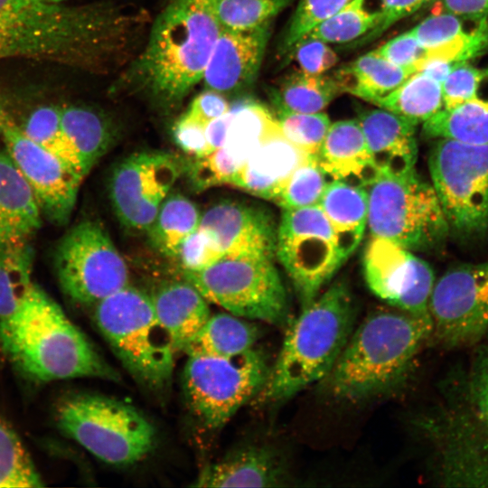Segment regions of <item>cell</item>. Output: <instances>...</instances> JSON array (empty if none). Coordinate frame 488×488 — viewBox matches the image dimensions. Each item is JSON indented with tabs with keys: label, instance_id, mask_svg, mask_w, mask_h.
<instances>
[{
	"label": "cell",
	"instance_id": "obj_53",
	"mask_svg": "<svg viewBox=\"0 0 488 488\" xmlns=\"http://www.w3.org/2000/svg\"><path fill=\"white\" fill-rule=\"evenodd\" d=\"M443 12L461 15H488V0H439Z\"/></svg>",
	"mask_w": 488,
	"mask_h": 488
},
{
	"label": "cell",
	"instance_id": "obj_9",
	"mask_svg": "<svg viewBox=\"0 0 488 488\" xmlns=\"http://www.w3.org/2000/svg\"><path fill=\"white\" fill-rule=\"evenodd\" d=\"M367 226L371 237L389 240L410 251L430 249L449 232L431 184L416 170L380 175L367 188Z\"/></svg>",
	"mask_w": 488,
	"mask_h": 488
},
{
	"label": "cell",
	"instance_id": "obj_38",
	"mask_svg": "<svg viewBox=\"0 0 488 488\" xmlns=\"http://www.w3.org/2000/svg\"><path fill=\"white\" fill-rule=\"evenodd\" d=\"M380 18V11L369 9L367 0H351L304 37L318 39L326 43L352 42L371 31Z\"/></svg>",
	"mask_w": 488,
	"mask_h": 488
},
{
	"label": "cell",
	"instance_id": "obj_10",
	"mask_svg": "<svg viewBox=\"0 0 488 488\" xmlns=\"http://www.w3.org/2000/svg\"><path fill=\"white\" fill-rule=\"evenodd\" d=\"M184 278L209 302L234 315L286 325L289 305L286 287L273 258L224 256Z\"/></svg>",
	"mask_w": 488,
	"mask_h": 488
},
{
	"label": "cell",
	"instance_id": "obj_29",
	"mask_svg": "<svg viewBox=\"0 0 488 488\" xmlns=\"http://www.w3.org/2000/svg\"><path fill=\"white\" fill-rule=\"evenodd\" d=\"M61 119L79 172L85 178L108 150L113 140L111 129L100 114L85 107L61 108Z\"/></svg>",
	"mask_w": 488,
	"mask_h": 488
},
{
	"label": "cell",
	"instance_id": "obj_12",
	"mask_svg": "<svg viewBox=\"0 0 488 488\" xmlns=\"http://www.w3.org/2000/svg\"><path fill=\"white\" fill-rule=\"evenodd\" d=\"M428 169L449 230L463 239L487 232L488 144L436 139Z\"/></svg>",
	"mask_w": 488,
	"mask_h": 488
},
{
	"label": "cell",
	"instance_id": "obj_31",
	"mask_svg": "<svg viewBox=\"0 0 488 488\" xmlns=\"http://www.w3.org/2000/svg\"><path fill=\"white\" fill-rule=\"evenodd\" d=\"M413 70L397 66L374 50L336 70L333 75L343 92L370 103L399 86Z\"/></svg>",
	"mask_w": 488,
	"mask_h": 488
},
{
	"label": "cell",
	"instance_id": "obj_45",
	"mask_svg": "<svg viewBox=\"0 0 488 488\" xmlns=\"http://www.w3.org/2000/svg\"><path fill=\"white\" fill-rule=\"evenodd\" d=\"M243 164L224 147L194 157L189 166L190 178L197 190L229 184Z\"/></svg>",
	"mask_w": 488,
	"mask_h": 488
},
{
	"label": "cell",
	"instance_id": "obj_32",
	"mask_svg": "<svg viewBox=\"0 0 488 488\" xmlns=\"http://www.w3.org/2000/svg\"><path fill=\"white\" fill-rule=\"evenodd\" d=\"M422 133L434 140L488 144V100L472 99L443 108L422 124Z\"/></svg>",
	"mask_w": 488,
	"mask_h": 488
},
{
	"label": "cell",
	"instance_id": "obj_2",
	"mask_svg": "<svg viewBox=\"0 0 488 488\" xmlns=\"http://www.w3.org/2000/svg\"><path fill=\"white\" fill-rule=\"evenodd\" d=\"M428 314L380 311L369 315L351 334L322 387L348 401L397 390L408 379L415 358L432 334Z\"/></svg>",
	"mask_w": 488,
	"mask_h": 488
},
{
	"label": "cell",
	"instance_id": "obj_41",
	"mask_svg": "<svg viewBox=\"0 0 488 488\" xmlns=\"http://www.w3.org/2000/svg\"><path fill=\"white\" fill-rule=\"evenodd\" d=\"M331 179L315 157H308L289 176L275 200L282 210L318 205Z\"/></svg>",
	"mask_w": 488,
	"mask_h": 488
},
{
	"label": "cell",
	"instance_id": "obj_17",
	"mask_svg": "<svg viewBox=\"0 0 488 488\" xmlns=\"http://www.w3.org/2000/svg\"><path fill=\"white\" fill-rule=\"evenodd\" d=\"M0 134L5 149L32 191L42 218L58 226L66 224L84 178L72 166L27 138L9 115Z\"/></svg>",
	"mask_w": 488,
	"mask_h": 488
},
{
	"label": "cell",
	"instance_id": "obj_24",
	"mask_svg": "<svg viewBox=\"0 0 488 488\" xmlns=\"http://www.w3.org/2000/svg\"><path fill=\"white\" fill-rule=\"evenodd\" d=\"M316 161L331 180L366 188L380 175L358 119L331 124Z\"/></svg>",
	"mask_w": 488,
	"mask_h": 488
},
{
	"label": "cell",
	"instance_id": "obj_44",
	"mask_svg": "<svg viewBox=\"0 0 488 488\" xmlns=\"http://www.w3.org/2000/svg\"><path fill=\"white\" fill-rule=\"evenodd\" d=\"M351 0H300L285 31L281 51L292 47L312 29L331 17Z\"/></svg>",
	"mask_w": 488,
	"mask_h": 488
},
{
	"label": "cell",
	"instance_id": "obj_18",
	"mask_svg": "<svg viewBox=\"0 0 488 488\" xmlns=\"http://www.w3.org/2000/svg\"><path fill=\"white\" fill-rule=\"evenodd\" d=\"M362 263L367 286L380 299L406 313L430 314L436 278L426 260L389 240L371 237Z\"/></svg>",
	"mask_w": 488,
	"mask_h": 488
},
{
	"label": "cell",
	"instance_id": "obj_43",
	"mask_svg": "<svg viewBox=\"0 0 488 488\" xmlns=\"http://www.w3.org/2000/svg\"><path fill=\"white\" fill-rule=\"evenodd\" d=\"M279 133L308 156L315 157L331 125L325 113H295L276 109Z\"/></svg>",
	"mask_w": 488,
	"mask_h": 488
},
{
	"label": "cell",
	"instance_id": "obj_14",
	"mask_svg": "<svg viewBox=\"0 0 488 488\" xmlns=\"http://www.w3.org/2000/svg\"><path fill=\"white\" fill-rule=\"evenodd\" d=\"M276 257L288 275L302 308L320 295L344 263L331 224L319 205L282 211Z\"/></svg>",
	"mask_w": 488,
	"mask_h": 488
},
{
	"label": "cell",
	"instance_id": "obj_16",
	"mask_svg": "<svg viewBox=\"0 0 488 488\" xmlns=\"http://www.w3.org/2000/svg\"><path fill=\"white\" fill-rule=\"evenodd\" d=\"M183 170L182 158L164 151L136 152L119 162L110 175L109 198L120 223L146 231Z\"/></svg>",
	"mask_w": 488,
	"mask_h": 488
},
{
	"label": "cell",
	"instance_id": "obj_28",
	"mask_svg": "<svg viewBox=\"0 0 488 488\" xmlns=\"http://www.w3.org/2000/svg\"><path fill=\"white\" fill-rule=\"evenodd\" d=\"M318 205L331 224L341 257L345 262L359 247L367 227V189L331 180Z\"/></svg>",
	"mask_w": 488,
	"mask_h": 488
},
{
	"label": "cell",
	"instance_id": "obj_37",
	"mask_svg": "<svg viewBox=\"0 0 488 488\" xmlns=\"http://www.w3.org/2000/svg\"><path fill=\"white\" fill-rule=\"evenodd\" d=\"M30 242L0 249V319L16 307L33 283Z\"/></svg>",
	"mask_w": 488,
	"mask_h": 488
},
{
	"label": "cell",
	"instance_id": "obj_56",
	"mask_svg": "<svg viewBox=\"0 0 488 488\" xmlns=\"http://www.w3.org/2000/svg\"><path fill=\"white\" fill-rule=\"evenodd\" d=\"M46 1L52 2V3H61V2H62L64 0H46Z\"/></svg>",
	"mask_w": 488,
	"mask_h": 488
},
{
	"label": "cell",
	"instance_id": "obj_11",
	"mask_svg": "<svg viewBox=\"0 0 488 488\" xmlns=\"http://www.w3.org/2000/svg\"><path fill=\"white\" fill-rule=\"evenodd\" d=\"M270 366L254 347L233 357L188 356L183 373L186 401L207 428L224 427L263 387Z\"/></svg>",
	"mask_w": 488,
	"mask_h": 488
},
{
	"label": "cell",
	"instance_id": "obj_51",
	"mask_svg": "<svg viewBox=\"0 0 488 488\" xmlns=\"http://www.w3.org/2000/svg\"><path fill=\"white\" fill-rule=\"evenodd\" d=\"M230 110V105L221 93L207 89L193 99L184 114L207 125Z\"/></svg>",
	"mask_w": 488,
	"mask_h": 488
},
{
	"label": "cell",
	"instance_id": "obj_8",
	"mask_svg": "<svg viewBox=\"0 0 488 488\" xmlns=\"http://www.w3.org/2000/svg\"><path fill=\"white\" fill-rule=\"evenodd\" d=\"M464 378L447 395L446 408L422 423L437 443L440 465L464 481H488V339Z\"/></svg>",
	"mask_w": 488,
	"mask_h": 488
},
{
	"label": "cell",
	"instance_id": "obj_27",
	"mask_svg": "<svg viewBox=\"0 0 488 488\" xmlns=\"http://www.w3.org/2000/svg\"><path fill=\"white\" fill-rule=\"evenodd\" d=\"M150 296L159 322L183 352L211 316L209 302L186 280L166 283Z\"/></svg>",
	"mask_w": 488,
	"mask_h": 488
},
{
	"label": "cell",
	"instance_id": "obj_33",
	"mask_svg": "<svg viewBox=\"0 0 488 488\" xmlns=\"http://www.w3.org/2000/svg\"><path fill=\"white\" fill-rule=\"evenodd\" d=\"M342 93L334 75L310 74L299 70L281 80L272 99L276 109L313 114L322 112Z\"/></svg>",
	"mask_w": 488,
	"mask_h": 488
},
{
	"label": "cell",
	"instance_id": "obj_55",
	"mask_svg": "<svg viewBox=\"0 0 488 488\" xmlns=\"http://www.w3.org/2000/svg\"><path fill=\"white\" fill-rule=\"evenodd\" d=\"M7 115L8 113L5 111L4 106L0 103V131H1L3 122Z\"/></svg>",
	"mask_w": 488,
	"mask_h": 488
},
{
	"label": "cell",
	"instance_id": "obj_5",
	"mask_svg": "<svg viewBox=\"0 0 488 488\" xmlns=\"http://www.w3.org/2000/svg\"><path fill=\"white\" fill-rule=\"evenodd\" d=\"M123 19L108 11L46 0H0V33L18 57L88 61L116 40V28L126 26Z\"/></svg>",
	"mask_w": 488,
	"mask_h": 488
},
{
	"label": "cell",
	"instance_id": "obj_1",
	"mask_svg": "<svg viewBox=\"0 0 488 488\" xmlns=\"http://www.w3.org/2000/svg\"><path fill=\"white\" fill-rule=\"evenodd\" d=\"M0 350L17 372L37 383L120 380L60 305L34 282L16 307L0 319Z\"/></svg>",
	"mask_w": 488,
	"mask_h": 488
},
{
	"label": "cell",
	"instance_id": "obj_22",
	"mask_svg": "<svg viewBox=\"0 0 488 488\" xmlns=\"http://www.w3.org/2000/svg\"><path fill=\"white\" fill-rule=\"evenodd\" d=\"M358 121L380 175H401L415 170L418 151L416 125L380 108L362 111Z\"/></svg>",
	"mask_w": 488,
	"mask_h": 488
},
{
	"label": "cell",
	"instance_id": "obj_25",
	"mask_svg": "<svg viewBox=\"0 0 488 488\" xmlns=\"http://www.w3.org/2000/svg\"><path fill=\"white\" fill-rule=\"evenodd\" d=\"M308 157L279 134L265 141L253 152L230 185L275 202L289 176Z\"/></svg>",
	"mask_w": 488,
	"mask_h": 488
},
{
	"label": "cell",
	"instance_id": "obj_40",
	"mask_svg": "<svg viewBox=\"0 0 488 488\" xmlns=\"http://www.w3.org/2000/svg\"><path fill=\"white\" fill-rule=\"evenodd\" d=\"M19 127L27 138L72 166L80 174L62 130L61 108L41 106Z\"/></svg>",
	"mask_w": 488,
	"mask_h": 488
},
{
	"label": "cell",
	"instance_id": "obj_48",
	"mask_svg": "<svg viewBox=\"0 0 488 488\" xmlns=\"http://www.w3.org/2000/svg\"><path fill=\"white\" fill-rule=\"evenodd\" d=\"M389 62L417 72L427 62V53L417 38L407 31L374 50Z\"/></svg>",
	"mask_w": 488,
	"mask_h": 488
},
{
	"label": "cell",
	"instance_id": "obj_20",
	"mask_svg": "<svg viewBox=\"0 0 488 488\" xmlns=\"http://www.w3.org/2000/svg\"><path fill=\"white\" fill-rule=\"evenodd\" d=\"M269 23L246 31L221 29L203 73L208 89L240 90L253 82L267 46Z\"/></svg>",
	"mask_w": 488,
	"mask_h": 488
},
{
	"label": "cell",
	"instance_id": "obj_39",
	"mask_svg": "<svg viewBox=\"0 0 488 488\" xmlns=\"http://www.w3.org/2000/svg\"><path fill=\"white\" fill-rule=\"evenodd\" d=\"M42 485V479L19 435L0 416V488Z\"/></svg>",
	"mask_w": 488,
	"mask_h": 488
},
{
	"label": "cell",
	"instance_id": "obj_47",
	"mask_svg": "<svg viewBox=\"0 0 488 488\" xmlns=\"http://www.w3.org/2000/svg\"><path fill=\"white\" fill-rule=\"evenodd\" d=\"M287 54L296 61L300 70L310 74H324L338 61L328 43L310 37L299 40Z\"/></svg>",
	"mask_w": 488,
	"mask_h": 488
},
{
	"label": "cell",
	"instance_id": "obj_34",
	"mask_svg": "<svg viewBox=\"0 0 488 488\" xmlns=\"http://www.w3.org/2000/svg\"><path fill=\"white\" fill-rule=\"evenodd\" d=\"M371 104L422 125L444 108L442 84L419 70Z\"/></svg>",
	"mask_w": 488,
	"mask_h": 488
},
{
	"label": "cell",
	"instance_id": "obj_23",
	"mask_svg": "<svg viewBox=\"0 0 488 488\" xmlns=\"http://www.w3.org/2000/svg\"><path fill=\"white\" fill-rule=\"evenodd\" d=\"M286 468L268 446L238 448L205 467L192 484L196 487H274L284 484Z\"/></svg>",
	"mask_w": 488,
	"mask_h": 488
},
{
	"label": "cell",
	"instance_id": "obj_36",
	"mask_svg": "<svg viewBox=\"0 0 488 488\" xmlns=\"http://www.w3.org/2000/svg\"><path fill=\"white\" fill-rule=\"evenodd\" d=\"M279 134L274 113L262 105L247 104L232 109L223 147L244 164L265 141Z\"/></svg>",
	"mask_w": 488,
	"mask_h": 488
},
{
	"label": "cell",
	"instance_id": "obj_35",
	"mask_svg": "<svg viewBox=\"0 0 488 488\" xmlns=\"http://www.w3.org/2000/svg\"><path fill=\"white\" fill-rule=\"evenodd\" d=\"M202 213L182 194H169L147 229L152 246L163 255L177 258L183 241L200 226Z\"/></svg>",
	"mask_w": 488,
	"mask_h": 488
},
{
	"label": "cell",
	"instance_id": "obj_19",
	"mask_svg": "<svg viewBox=\"0 0 488 488\" xmlns=\"http://www.w3.org/2000/svg\"><path fill=\"white\" fill-rule=\"evenodd\" d=\"M199 227L214 238L224 256L276 257L277 224L267 209L244 202H219L202 214Z\"/></svg>",
	"mask_w": 488,
	"mask_h": 488
},
{
	"label": "cell",
	"instance_id": "obj_49",
	"mask_svg": "<svg viewBox=\"0 0 488 488\" xmlns=\"http://www.w3.org/2000/svg\"><path fill=\"white\" fill-rule=\"evenodd\" d=\"M432 0H380V18L378 24L357 40L359 45L373 41L399 20L416 13Z\"/></svg>",
	"mask_w": 488,
	"mask_h": 488
},
{
	"label": "cell",
	"instance_id": "obj_42",
	"mask_svg": "<svg viewBox=\"0 0 488 488\" xmlns=\"http://www.w3.org/2000/svg\"><path fill=\"white\" fill-rule=\"evenodd\" d=\"M289 0H214L221 28L246 31L270 23Z\"/></svg>",
	"mask_w": 488,
	"mask_h": 488
},
{
	"label": "cell",
	"instance_id": "obj_50",
	"mask_svg": "<svg viewBox=\"0 0 488 488\" xmlns=\"http://www.w3.org/2000/svg\"><path fill=\"white\" fill-rule=\"evenodd\" d=\"M205 124L183 114L174 127V139L186 154L199 157L209 153Z\"/></svg>",
	"mask_w": 488,
	"mask_h": 488
},
{
	"label": "cell",
	"instance_id": "obj_52",
	"mask_svg": "<svg viewBox=\"0 0 488 488\" xmlns=\"http://www.w3.org/2000/svg\"><path fill=\"white\" fill-rule=\"evenodd\" d=\"M231 117L232 109L206 125L205 136L209 153L224 146Z\"/></svg>",
	"mask_w": 488,
	"mask_h": 488
},
{
	"label": "cell",
	"instance_id": "obj_54",
	"mask_svg": "<svg viewBox=\"0 0 488 488\" xmlns=\"http://www.w3.org/2000/svg\"><path fill=\"white\" fill-rule=\"evenodd\" d=\"M12 57V49L6 38L0 33V60Z\"/></svg>",
	"mask_w": 488,
	"mask_h": 488
},
{
	"label": "cell",
	"instance_id": "obj_26",
	"mask_svg": "<svg viewBox=\"0 0 488 488\" xmlns=\"http://www.w3.org/2000/svg\"><path fill=\"white\" fill-rule=\"evenodd\" d=\"M42 216L25 180L0 149V249L30 242Z\"/></svg>",
	"mask_w": 488,
	"mask_h": 488
},
{
	"label": "cell",
	"instance_id": "obj_7",
	"mask_svg": "<svg viewBox=\"0 0 488 488\" xmlns=\"http://www.w3.org/2000/svg\"><path fill=\"white\" fill-rule=\"evenodd\" d=\"M54 420L66 436L114 466L143 461L157 444L154 424L138 408L102 394L80 391L61 396Z\"/></svg>",
	"mask_w": 488,
	"mask_h": 488
},
{
	"label": "cell",
	"instance_id": "obj_3",
	"mask_svg": "<svg viewBox=\"0 0 488 488\" xmlns=\"http://www.w3.org/2000/svg\"><path fill=\"white\" fill-rule=\"evenodd\" d=\"M221 29L214 0H172L129 75L158 101L180 102L202 80Z\"/></svg>",
	"mask_w": 488,
	"mask_h": 488
},
{
	"label": "cell",
	"instance_id": "obj_46",
	"mask_svg": "<svg viewBox=\"0 0 488 488\" xmlns=\"http://www.w3.org/2000/svg\"><path fill=\"white\" fill-rule=\"evenodd\" d=\"M224 257L214 238L199 227L181 244L177 258L184 271L202 270Z\"/></svg>",
	"mask_w": 488,
	"mask_h": 488
},
{
	"label": "cell",
	"instance_id": "obj_13",
	"mask_svg": "<svg viewBox=\"0 0 488 488\" xmlns=\"http://www.w3.org/2000/svg\"><path fill=\"white\" fill-rule=\"evenodd\" d=\"M54 269L63 294L92 307L129 285L128 268L104 226L84 220L66 231L54 251Z\"/></svg>",
	"mask_w": 488,
	"mask_h": 488
},
{
	"label": "cell",
	"instance_id": "obj_4",
	"mask_svg": "<svg viewBox=\"0 0 488 488\" xmlns=\"http://www.w3.org/2000/svg\"><path fill=\"white\" fill-rule=\"evenodd\" d=\"M353 318L347 286L333 284L287 323L277 358L253 400L258 405L276 404L323 380L352 334Z\"/></svg>",
	"mask_w": 488,
	"mask_h": 488
},
{
	"label": "cell",
	"instance_id": "obj_6",
	"mask_svg": "<svg viewBox=\"0 0 488 488\" xmlns=\"http://www.w3.org/2000/svg\"><path fill=\"white\" fill-rule=\"evenodd\" d=\"M91 308L95 325L133 379L151 391L166 389L176 350L151 296L128 285Z\"/></svg>",
	"mask_w": 488,
	"mask_h": 488
},
{
	"label": "cell",
	"instance_id": "obj_30",
	"mask_svg": "<svg viewBox=\"0 0 488 488\" xmlns=\"http://www.w3.org/2000/svg\"><path fill=\"white\" fill-rule=\"evenodd\" d=\"M258 327L230 313L211 314L183 350L187 356L233 357L254 347Z\"/></svg>",
	"mask_w": 488,
	"mask_h": 488
},
{
	"label": "cell",
	"instance_id": "obj_15",
	"mask_svg": "<svg viewBox=\"0 0 488 488\" xmlns=\"http://www.w3.org/2000/svg\"><path fill=\"white\" fill-rule=\"evenodd\" d=\"M432 334L446 348L488 339V260L464 263L446 271L429 300Z\"/></svg>",
	"mask_w": 488,
	"mask_h": 488
},
{
	"label": "cell",
	"instance_id": "obj_21",
	"mask_svg": "<svg viewBox=\"0 0 488 488\" xmlns=\"http://www.w3.org/2000/svg\"><path fill=\"white\" fill-rule=\"evenodd\" d=\"M411 33L432 60L465 62L488 50V15L440 11L421 21Z\"/></svg>",
	"mask_w": 488,
	"mask_h": 488
}]
</instances>
